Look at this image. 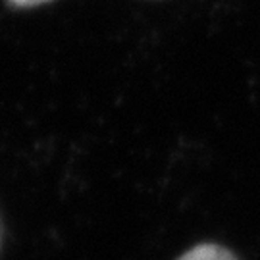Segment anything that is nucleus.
Here are the masks:
<instances>
[{
    "instance_id": "obj_1",
    "label": "nucleus",
    "mask_w": 260,
    "mask_h": 260,
    "mask_svg": "<svg viewBox=\"0 0 260 260\" xmlns=\"http://www.w3.org/2000/svg\"><path fill=\"white\" fill-rule=\"evenodd\" d=\"M177 260H237L232 251L214 243H201L183 252Z\"/></svg>"
},
{
    "instance_id": "obj_2",
    "label": "nucleus",
    "mask_w": 260,
    "mask_h": 260,
    "mask_svg": "<svg viewBox=\"0 0 260 260\" xmlns=\"http://www.w3.org/2000/svg\"><path fill=\"white\" fill-rule=\"evenodd\" d=\"M8 4L16 6V8H31V6H39V4H45L50 0H6Z\"/></svg>"
}]
</instances>
